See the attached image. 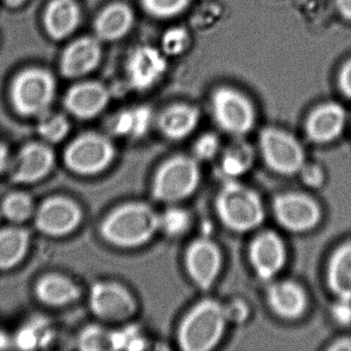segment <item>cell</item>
<instances>
[{"label": "cell", "mask_w": 351, "mask_h": 351, "mask_svg": "<svg viewBox=\"0 0 351 351\" xmlns=\"http://www.w3.org/2000/svg\"><path fill=\"white\" fill-rule=\"evenodd\" d=\"M248 258L258 278L271 282L287 264V247L275 232H262L250 242Z\"/></svg>", "instance_id": "obj_13"}, {"label": "cell", "mask_w": 351, "mask_h": 351, "mask_svg": "<svg viewBox=\"0 0 351 351\" xmlns=\"http://www.w3.org/2000/svg\"><path fill=\"white\" fill-rule=\"evenodd\" d=\"M3 215L12 223H21L34 217L36 213L34 200L24 192H14L8 195L1 205Z\"/></svg>", "instance_id": "obj_28"}, {"label": "cell", "mask_w": 351, "mask_h": 351, "mask_svg": "<svg viewBox=\"0 0 351 351\" xmlns=\"http://www.w3.org/2000/svg\"><path fill=\"white\" fill-rule=\"evenodd\" d=\"M114 156V143L106 135L87 132L69 143L64 152V162L75 173L94 176L106 169Z\"/></svg>", "instance_id": "obj_6"}, {"label": "cell", "mask_w": 351, "mask_h": 351, "mask_svg": "<svg viewBox=\"0 0 351 351\" xmlns=\"http://www.w3.org/2000/svg\"><path fill=\"white\" fill-rule=\"evenodd\" d=\"M80 346L85 350H100L112 345V335L98 326H90L83 330L80 336Z\"/></svg>", "instance_id": "obj_33"}, {"label": "cell", "mask_w": 351, "mask_h": 351, "mask_svg": "<svg viewBox=\"0 0 351 351\" xmlns=\"http://www.w3.org/2000/svg\"><path fill=\"white\" fill-rule=\"evenodd\" d=\"M332 318L341 326L351 324V301L336 299L330 309Z\"/></svg>", "instance_id": "obj_37"}, {"label": "cell", "mask_w": 351, "mask_h": 351, "mask_svg": "<svg viewBox=\"0 0 351 351\" xmlns=\"http://www.w3.org/2000/svg\"><path fill=\"white\" fill-rule=\"evenodd\" d=\"M89 302L92 312L106 322H124L132 317L137 309L132 293L116 282L94 285Z\"/></svg>", "instance_id": "obj_12"}, {"label": "cell", "mask_w": 351, "mask_h": 351, "mask_svg": "<svg viewBox=\"0 0 351 351\" xmlns=\"http://www.w3.org/2000/svg\"><path fill=\"white\" fill-rule=\"evenodd\" d=\"M200 180L199 162L193 156H176L158 169L152 193L159 202L169 204L180 202L196 192Z\"/></svg>", "instance_id": "obj_5"}, {"label": "cell", "mask_w": 351, "mask_h": 351, "mask_svg": "<svg viewBox=\"0 0 351 351\" xmlns=\"http://www.w3.org/2000/svg\"><path fill=\"white\" fill-rule=\"evenodd\" d=\"M54 165V152L48 145L28 143L10 164L11 178L16 184H34L46 178Z\"/></svg>", "instance_id": "obj_14"}, {"label": "cell", "mask_w": 351, "mask_h": 351, "mask_svg": "<svg viewBox=\"0 0 351 351\" xmlns=\"http://www.w3.org/2000/svg\"><path fill=\"white\" fill-rule=\"evenodd\" d=\"M56 89V81L50 71L27 69L18 73L12 83V104L21 116L40 118L50 110Z\"/></svg>", "instance_id": "obj_4"}, {"label": "cell", "mask_w": 351, "mask_h": 351, "mask_svg": "<svg viewBox=\"0 0 351 351\" xmlns=\"http://www.w3.org/2000/svg\"><path fill=\"white\" fill-rule=\"evenodd\" d=\"M110 98V92L104 84L83 82L73 86L67 91L64 106L75 118L89 120L104 112Z\"/></svg>", "instance_id": "obj_16"}, {"label": "cell", "mask_w": 351, "mask_h": 351, "mask_svg": "<svg viewBox=\"0 0 351 351\" xmlns=\"http://www.w3.org/2000/svg\"><path fill=\"white\" fill-rule=\"evenodd\" d=\"M330 350H351V339L350 338H341L339 340L335 341L330 347Z\"/></svg>", "instance_id": "obj_41"}, {"label": "cell", "mask_w": 351, "mask_h": 351, "mask_svg": "<svg viewBox=\"0 0 351 351\" xmlns=\"http://www.w3.org/2000/svg\"><path fill=\"white\" fill-rule=\"evenodd\" d=\"M254 149L247 143L237 137V141L226 147L221 154L219 171L223 180H238L250 171L254 162Z\"/></svg>", "instance_id": "obj_25"}, {"label": "cell", "mask_w": 351, "mask_h": 351, "mask_svg": "<svg viewBox=\"0 0 351 351\" xmlns=\"http://www.w3.org/2000/svg\"><path fill=\"white\" fill-rule=\"evenodd\" d=\"M36 293L40 301L52 307H63L75 303L81 297L79 285L64 275L47 274L38 280Z\"/></svg>", "instance_id": "obj_23"}, {"label": "cell", "mask_w": 351, "mask_h": 351, "mask_svg": "<svg viewBox=\"0 0 351 351\" xmlns=\"http://www.w3.org/2000/svg\"><path fill=\"white\" fill-rule=\"evenodd\" d=\"M223 308H225L226 317L229 324H241L250 317V306L243 300H231L227 304H223Z\"/></svg>", "instance_id": "obj_36"}, {"label": "cell", "mask_w": 351, "mask_h": 351, "mask_svg": "<svg viewBox=\"0 0 351 351\" xmlns=\"http://www.w3.org/2000/svg\"><path fill=\"white\" fill-rule=\"evenodd\" d=\"M229 324L223 304L205 299L184 316L178 332V342L184 351H209L219 345Z\"/></svg>", "instance_id": "obj_3"}, {"label": "cell", "mask_w": 351, "mask_h": 351, "mask_svg": "<svg viewBox=\"0 0 351 351\" xmlns=\"http://www.w3.org/2000/svg\"><path fill=\"white\" fill-rule=\"evenodd\" d=\"M30 234L23 228L8 227L0 230V271L19 265L30 246Z\"/></svg>", "instance_id": "obj_26"}, {"label": "cell", "mask_w": 351, "mask_h": 351, "mask_svg": "<svg viewBox=\"0 0 351 351\" xmlns=\"http://www.w3.org/2000/svg\"><path fill=\"white\" fill-rule=\"evenodd\" d=\"M190 213L180 207H170L160 215V230L170 237L184 235L191 227Z\"/></svg>", "instance_id": "obj_30"}, {"label": "cell", "mask_w": 351, "mask_h": 351, "mask_svg": "<svg viewBox=\"0 0 351 351\" xmlns=\"http://www.w3.org/2000/svg\"><path fill=\"white\" fill-rule=\"evenodd\" d=\"M81 17L77 0H52L44 14L47 34L53 40H64L79 27Z\"/></svg>", "instance_id": "obj_20"}, {"label": "cell", "mask_w": 351, "mask_h": 351, "mask_svg": "<svg viewBox=\"0 0 351 351\" xmlns=\"http://www.w3.org/2000/svg\"><path fill=\"white\" fill-rule=\"evenodd\" d=\"M200 112L188 104H176L162 112L158 120L160 131L171 141L188 137L199 124Z\"/></svg>", "instance_id": "obj_24"}, {"label": "cell", "mask_w": 351, "mask_h": 351, "mask_svg": "<svg viewBox=\"0 0 351 351\" xmlns=\"http://www.w3.org/2000/svg\"><path fill=\"white\" fill-rule=\"evenodd\" d=\"M34 223L38 231L52 237L71 234L83 219L81 207L67 197H51L34 213Z\"/></svg>", "instance_id": "obj_11"}, {"label": "cell", "mask_w": 351, "mask_h": 351, "mask_svg": "<svg viewBox=\"0 0 351 351\" xmlns=\"http://www.w3.org/2000/svg\"><path fill=\"white\" fill-rule=\"evenodd\" d=\"M326 282L336 299L351 301V239L343 242L330 256Z\"/></svg>", "instance_id": "obj_22"}, {"label": "cell", "mask_w": 351, "mask_h": 351, "mask_svg": "<svg viewBox=\"0 0 351 351\" xmlns=\"http://www.w3.org/2000/svg\"><path fill=\"white\" fill-rule=\"evenodd\" d=\"M160 231V215L143 202H129L108 213L100 226L102 237L112 245L138 247Z\"/></svg>", "instance_id": "obj_1"}, {"label": "cell", "mask_w": 351, "mask_h": 351, "mask_svg": "<svg viewBox=\"0 0 351 351\" xmlns=\"http://www.w3.org/2000/svg\"><path fill=\"white\" fill-rule=\"evenodd\" d=\"M101 43L96 36H84L71 43L61 56V75L79 79L92 73L101 60Z\"/></svg>", "instance_id": "obj_15"}, {"label": "cell", "mask_w": 351, "mask_h": 351, "mask_svg": "<svg viewBox=\"0 0 351 351\" xmlns=\"http://www.w3.org/2000/svg\"><path fill=\"white\" fill-rule=\"evenodd\" d=\"M258 145L266 165L281 176L298 174L306 162L300 141L281 129H264L258 137Z\"/></svg>", "instance_id": "obj_7"}, {"label": "cell", "mask_w": 351, "mask_h": 351, "mask_svg": "<svg viewBox=\"0 0 351 351\" xmlns=\"http://www.w3.org/2000/svg\"><path fill=\"white\" fill-rule=\"evenodd\" d=\"M191 0H143V8L155 17L169 18L182 13Z\"/></svg>", "instance_id": "obj_31"}, {"label": "cell", "mask_w": 351, "mask_h": 351, "mask_svg": "<svg viewBox=\"0 0 351 351\" xmlns=\"http://www.w3.org/2000/svg\"><path fill=\"white\" fill-rule=\"evenodd\" d=\"M339 85L343 94L351 99V60L347 61L341 69Z\"/></svg>", "instance_id": "obj_38"}, {"label": "cell", "mask_w": 351, "mask_h": 351, "mask_svg": "<svg viewBox=\"0 0 351 351\" xmlns=\"http://www.w3.org/2000/svg\"><path fill=\"white\" fill-rule=\"evenodd\" d=\"M134 22L132 10L126 3H114L106 7L94 22L95 36L101 42H116L124 38Z\"/></svg>", "instance_id": "obj_21"}, {"label": "cell", "mask_w": 351, "mask_h": 351, "mask_svg": "<svg viewBox=\"0 0 351 351\" xmlns=\"http://www.w3.org/2000/svg\"><path fill=\"white\" fill-rule=\"evenodd\" d=\"M3 1L10 8H19L25 3L26 0H3Z\"/></svg>", "instance_id": "obj_42"}, {"label": "cell", "mask_w": 351, "mask_h": 351, "mask_svg": "<svg viewBox=\"0 0 351 351\" xmlns=\"http://www.w3.org/2000/svg\"><path fill=\"white\" fill-rule=\"evenodd\" d=\"M215 210L221 223L236 233L254 231L265 219L260 195L237 180H223L215 198Z\"/></svg>", "instance_id": "obj_2"}, {"label": "cell", "mask_w": 351, "mask_h": 351, "mask_svg": "<svg viewBox=\"0 0 351 351\" xmlns=\"http://www.w3.org/2000/svg\"><path fill=\"white\" fill-rule=\"evenodd\" d=\"M346 124V112L337 104H326L316 108L306 123V133L317 145L332 143L340 136Z\"/></svg>", "instance_id": "obj_19"}, {"label": "cell", "mask_w": 351, "mask_h": 351, "mask_svg": "<svg viewBox=\"0 0 351 351\" xmlns=\"http://www.w3.org/2000/svg\"><path fill=\"white\" fill-rule=\"evenodd\" d=\"M273 215L279 226L293 233L314 229L322 219L319 204L303 193L279 194L273 200Z\"/></svg>", "instance_id": "obj_8"}, {"label": "cell", "mask_w": 351, "mask_h": 351, "mask_svg": "<svg viewBox=\"0 0 351 351\" xmlns=\"http://www.w3.org/2000/svg\"><path fill=\"white\" fill-rule=\"evenodd\" d=\"M38 119V133L48 143H59L69 134L71 125L63 114L49 110Z\"/></svg>", "instance_id": "obj_29"}, {"label": "cell", "mask_w": 351, "mask_h": 351, "mask_svg": "<svg viewBox=\"0 0 351 351\" xmlns=\"http://www.w3.org/2000/svg\"><path fill=\"white\" fill-rule=\"evenodd\" d=\"M151 112L147 108L127 110L112 121V129L117 134L141 136L147 130Z\"/></svg>", "instance_id": "obj_27"}, {"label": "cell", "mask_w": 351, "mask_h": 351, "mask_svg": "<svg viewBox=\"0 0 351 351\" xmlns=\"http://www.w3.org/2000/svg\"><path fill=\"white\" fill-rule=\"evenodd\" d=\"M11 158H10L9 147L0 139V173L10 167Z\"/></svg>", "instance_id": "obj_39"}, {"label": "cell", "mask_w": 351, "mask_h": 351, "mask_svg": "<svg viewBox=\"0 0 351 351\" xmlns=\"http://www.w3.org/2000/svg\"><path fill=\"white\" fill-rule=\"evenodd\" d=\"M336 5L341 15L351 21V0H336Z\"/></svg>", "instance_id": "obj_40"}, {"label": "cell", "mask_w": 351, "mask_h": 351, "mask_svg": "<svg viewBox=\"0 0 351 351\" xmlns=\"http://www.w3.org/2000/svg\"><path fill=\"white\" fill-rule=\"evenodd\" d=\"M184 264L191 280L201 291H206L219 278L223 267V254L210 238L201 237L186 248Z\"/></svg>", "instance_id": "obj_10"}, {"label": "cell", "mask_w": 351, "mask_h": 351, "mask_svg": "<svg viewBox=\"0 0 351 351\" xmlns=\"http://www.w3.org/2000/svg\"><path fill=\"white\" fill-rule=\"evenodd\" d=\"M213 112L219 128L236 138L247 134L256 121L252 104L239 92L229 88H221L213 94Z\"/></svg>", "instance_id": "obj_9"}, {"label": "cell", "mask_w": 351, "mask_h": 351, "mask_svg": "<svg viewBox=\"0 0 351 351\" xmlns=\"http://www.w3.org/2000/svg\"><path fill=\"white\" fill-rule=\"evenodd\" d=\"M167 69L165 57L153 47L137 48L127 63V77L132 88L147 90L153 87Z\"/></svg>", "instance_id": "obj_17"}, {"label": "cell", "mask_w": 351, "mask_h": 351, "mask_svg": "<svg viewBox=\"0 0 351 351\" xmlns=\"http://www.w3.org/2000/svg\"><path fill=\"white\" fill-rule=\"evenodd\" d=\"M221 153V141L213 133H206L197 139L193 147V157L198 162H208Z\"/></svg>", "instance_id": "obj_32"}, {"label": "cell", "mask_w": 351, "mask_h": 351, "mask_svg": "<svg viewBox=\"0 0 351 351\" xmlns=\"http://www.w3.org/2000/svg\"><path fill=\"white\" fill-rule=\"evenodd\" d=\"M266 299L271 310L283 319H297L307 309L306 291L293 280L271 281Z\"/></svg>", "instance_id": "obj_18"}, {"label": "cell", "mask_w": 351, "mask_h": 351, "mask_svg": "<svg viewBox=\"0 0 351 351\" xmlns=\"http://www.w3.org/2000/svg\"><path fill=\"white\" fill-rule=\"evenodd\" d=\"M189 44V36L182 28H173L166 32L163 38V49L166 54H180Z\"/></svg>", "instance_id": "obj_34"}, {"label": "cell", "mask_w": 351, "mask_h": 351, "mask_svg": "<svg viewBox=\"0 0 351 351\" xmlns=\"http://www.w3.org/2000/svg\"><path fill=\"white\" fill-rule=\"evenodd\" d=\"M298 174L302 182L309 188L318 189L324 186L326 174L322 166L306 161Z\"/></svg>", "instance_id": "obj_35"}]
</instances>
